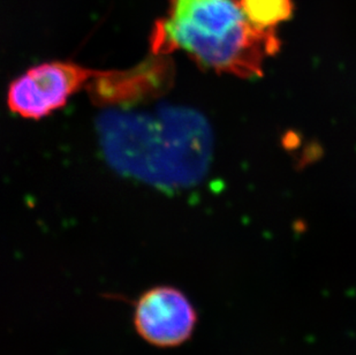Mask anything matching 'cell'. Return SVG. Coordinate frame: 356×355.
<instances>
[{
	"label": "cell",
	"mask_w": 356,
	"mask_h": 355,
	"mask_svg": "<svg viewBox=\"0 0 356 355\" xmlns=\"http://www.w3.org/2000/svg\"><path fill=\"white\" fill-rule=\"evenodd\" d=\"M97 133L113 170L164 191L198 184L211 161L210 125L188 107L110 109L98 118Z\"/></svg>",
	"instance_id": "1"
},
{
	"label": "cell",
	"mask_w": 356,
	"mask_h": 355,
	"mask_svg": "<svg viewBox=\"0 0 356 355\" xmlns=\"http://www.w3.org/2000/svg\"><path fill=\"white\" fill-rule=\"evenodd\" d=\"M150 45L154 56L182 51L203 68L250 79L262 75L279 40L276 31L255 27L236 0H170Z\"/></svg>",
	"instance_id": "2"
},
{
	"label": "cell",
	"mask_w": 356,
	"mask_h": 355,
	"mask_svg": "<svg viewBox=\"0 0 356 355\" xmlns=\"http://www.w3.org/2000/svg\"><path fill=\"white\" fill-rule=\"evenodd\" d=\"M99 73L74 61L36 65L10 82L7 106L24 119L40 120L63 109L81 89L89 87Z\"/></svg>",
	"instance_id": "3"
},
{
	"label": "cell",
	"mask_w": 356,
	"mask_h": 355,
	"mask_svg": "<svg viewBox=\"0 0 356 355\" xmlns=\"http://www.w3.org/2000/svg\"><path fill=\"white\" fill-rule=\"evenodd\" d=\"M197 313L184 292L172 286H156L138 298L134 326L145 342L172 349L188 342L195 331Z\"/></svg>",
	"instance_id": "4"
},
{
	"label": "cell",
	"mask_w": 356,
	"mask_h": 355,
	"mask_svg": "<svg viewBox=\"0 0 356 355\" xmlns=\"http://www.w3.org/2000/svg\"><path fill=\"white\" fill-rule=\"evenodd\" d=\"M238 3L247 19L263 31H275L293 12L292 0H240Z\"/></svg>",
	"instance_id": "5"
}]
</instances>
